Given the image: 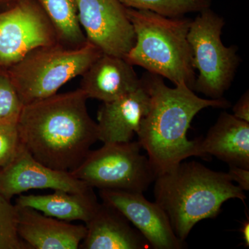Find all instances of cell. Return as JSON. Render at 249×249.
I'll use <instances>...</instances> for the list:
<instances>
[{"instance_id":"6da1fadb","label":"cell","mask_w":249,"mask_h":249,"mask_svg":"<svg viewBox=\"0 0 249 249\" xmlns=\"http://www.w3.org/2000/svg\"><path fill=\"white\" fill-rule=\"evenodd\" d=\"M88 100L79 88L25 105L17 122L23 146L52 169H76L98 141Z\"/></svg>"},{"instance_id":"7a4b0ae2","label":"cell","mask_w":249,"mask_h":249,"mask_svg":"<svg viewBox=\"0 0 249 249\" xmlns=\"http://www.w3.org/2000/svg\"><path fill=\"white\" fill-rule=\"evenodd\" d=\"M142 79L150 93V103L137 134L159 176L189 157H201L199 140L187 138L192 121L205 108H228L231 103L224 98L199 97L184 85L169 88L161 76L154 73L145 74Z\"/></svg>"},{"instance_id":"3957f363","label":"cell","mask_w":249,"mask_h":249,"mask_svg":"<svg viewBox=\"0 0 249 249\" xmlns=\"http://www.w3.org/2000/svg\"><path fill=\"white\" fill-rule=\"evenodd\" d=\"M154 182L155 202L183 242L198 222L217 217L224 202L231 199L245 202L247 198L229 174L214 171L196 160L181 161Z\"/></svg>"},{"instance_id":"277c9868","label":"cell","mask_w":249,"mask_h":249,"mask_svg":"<svg viewBox=\"0 0 249 249\" xmlns=\"http://www.w3.org/2000/svg\"><path fill=\"white\" fill-rule=\"evenodd\" d=\"M136 35L124 60L176 85L194 89L196 80L193 52L188 40L192 19L170 18L148 10L127 8Z\"/></svg>"},{"instance_id":"5b68a950","label":"cell","mask_w":249,"mask_h":249,"mask_svg":"<svg viewBox=\"0 0 249 249\" xmlns=\"http://www.w3.org/2000/svg\"><path fill=\"white\" fill-rule=\"evenodd\" d=\"M102 53L89 42L76 49L56 43L33 49L6 69L25 106L57 93L67 82L81 76Z\"/></svg>"},{"instance_id":"8992f818","label":"cell","mask_w":249,"mask_h":249,"mask_svg":"<svg viewBox=\"0 0 249 249\" xmlns=\"http://www.w3.org/2000/svg\"><path fill=\"white\" fill-rule=\"evenodd\" d=\"M225 25L224 18L211 7L199 12L192 19L188 40L198 70L194 89L211 99H221L230 88L240 59L235 45L226 47L221 36Z\"/></svg>"},{"instance_id":"52a82bcc","label":"cell","mask_w":249,"mask_h":249,"mask_svg":"<svg viewBox=\"0 0 249 249\" xmlns=\"http://www.w3.org/2000/svg\"><path fill=\"white\" fill-rule=\"evenodd\" d=\"M142 148L132 141L105 143L90 151L71 173L93 188L143 193L157 175L148 157L141 154Z\"/></svg>"},{"instance_id":"ba28073f","label":"cell","mask_w":249,"mask_h":249,"mask_svg":"<svg viewBox=\"0 0 249 249\" xmlns=\"http://www.w3.org/2000/svg\"><path fill=\"white\" fill-rule=\"evenodd\" d=\"M56 43L53 26L36 0H19L0 11V67L7 68L33 49Z\"/></svg>"},{"instance_id":"9c48e42d","label":"cell","mask_w":249,"mask_h":249,"mask_svg":"<svg viewBox=\"0 0 249 249\" xmlns=\"http://www.w3.org/2000/svg\"><path fill=\"white\" fill-rule=\"evenodd\" d=\"M78 19L87 40L103 53L124 58L134 47L136 35L119 0H76Z\"/></svg>"},{"instance_id":"30bf717a","label":"cell","mask_w":249,"mask_h":249,"mask_svg":"<svg viewBox=\"0 0 249 249\" xmlns=\"http://www.w3.org/2000/svg\"><path fill=\"white\" fill-rule=\"evenodd\" d=\"M103 203L117 209L155 249H181L186 244L174 231L169 219L157 202L145 199L142 193L99 190Z\"/></svg>"},{"instance_id":"8fae6325","label":"cell","mask_w":249,"mask_h":249,"mask_svg":"<svg viewBox=\"0 0 249 249\" xmlns=\"http://www.w3.org/2000/svg\"><path fill=\"white\" fill-rule=\"evenodd\" d=\"M91 188L70 172L52 169L42 164L23 145L14 160L0 169V193L11 200L15 196L31 190L80 193Z\"/></svg>"},{"instance_id":"7c38bea8","label":"cell","mask_w":249,"mask_h":249,"mask_svg":"<svg viewBox=\"0 0 249 249\" xmlns=\"http://www.w3.org/2000/svg\"><path fill=\"white\" fill-rule=\"evenodd\" d=\"M150 95L145 81L133 92L103 103L98 111V141L103 143L127 142L137 134L150 107Z\"/></svg>"},{"instance_id":"4fadbf2b","label":"cell","mask_w":249,"mask_h":249,"mask_svg":"<svg viewBox=\"0 0 249 249\" xmlns=\"http://www.w3.org/2000/svg\"><path fill=\"white\" fill-rule=\"evenodd\" d=\"M16 206L18 235L29 249H79L86 235V226L49 217L31 208Z\"/></svg>"},{"instance_id":"5bb4252c","label":"cell","mask_w":249,"mask_h":249,"mask_svg":"<svg viewBox=\"0 0 249 249\" xmlns=\"http://www.w3.org/2000/svg\"><path fill=\"white\" fill-rule=\"evenodd\" d=\"M80 89L89 98L111 102L142 85L133 65L124 58L102 53L81 76Z\"/></svg>"},{"instance_id":"9a60e30c","label":"cell","mask_w":249,"mask_h":249,"mask_svg":"<svg viewBox=\"0 0 249 249\" xmlns=\"http://www.w3.org/2000/svg\"><path fill=\"white\" fill-rule=\"evenodd\" d=\"M86 224L81 249H143L151 248L145 237L131 226L124 214L102 203Z\"/></svg>"},{"instance_id":"2e32d148","label":"cell","mask_w":249,"mask_h":249,"mask_svg":"<svg viewBox=\"0 0 249 249\" xmlns=\"http://www.w3.org/2000/svg\"><path fill=\"white\" fill-rule=\"evenodd\" d=\"M198 140L201 158L213 155L229 165L249 169V123L224 111L206 137Z\"/></svg>"},{"instance_id":"e0dca14e","label":"cell","mask_w":249,"mask_h":249,"mask_svg":"<svg viewBox=\"0 0 249 249\" xmlns=\"http://www.w3.org/2000/svg\"><path fill=\"white\" fill-rule=\"evenodd\" d=\"M52 194H21L16 199V204L37 210L40 213L66 222L82 221L86 223L93 217L99 207L93 188L80 193H71L56 190Z\"/></svg>"},{"instance_id":"ac0fdd59","label":"cell","mask_w":249,"mask_h":249,"mask_svg":"<svg viewBox=\"0 0 249 249\" xmlns=\"http://www.w3.org/2000/svg\"><path fill=\"white\" fill-rule=\"evenodd\" d=\"M53 26L58 42L69 48L88 43L79 19L76 0H36Z\"/></svg>"},{"instance_id":"d6986e66","label":"cell","mask_w":249,"mask_h":249,"mask_svg":"<svg viewBox=\"0 0 249 249\" xmlns=\"http://www.w3.org/2000/svg\"><path fill=\"white\" fill-rule=\"evenodd\" d=\"M127 8L148 10L166 17H182L211 7L212 0H119Z\"/></svg>"},{"instance_id":"ffe728a7","label":"cell","mask_w":249,"mask_h":249,"mask_svg":"<svg viewBox=\"0 0 249 249\" xmlns=\"http://www.w3.org/2000/svg\"><path fill=\"white\" fill-rule=\"evenodd\" d=\"M18 209L0 193V249H29L18 232Z\"/></svg>"},{"instance_id":"44dd1931","label":"cell","mask_w":249,"mask_h":249,"mask_svg":"<svg viewBox=\"0 0 249 249\" xmlns=\"http://www.w3.org/2000/svg\"><path fill=\"white\" fill-rule=\"evenodd\" d=\"M24 106L7 70L0 67V121H18Z\"/></svg>"},{"instance_id":"7402d4cb","label":"cell","mask_w":249,"mask_h":249,"mask_svg":"<svg viewBox=\"0 0 249 249\" xmlns=\"http://www.w3.org/2000/svg\"><path fill=\"white\" fill-rule=\"evenodd\" d=\"M18 121H0V169L9 164L22 147Z\"/></svg>"},{"instance_id":"603a6c76","label":"cell","mask_w":249,"mask_h":249,"mask_svg":"<svg viewBox=\"0 0 249 249\" xmlns=\"http://www.w3.org/2000/svg\"><path fill=\"white\" fill-rule=\"evenodd\" d=\"M229 174L232 181H235L237 186L244 191H249V169L237 166L229 165Z\"/></svg>"},{"instance_id":"cb8c5ba5","label":"cell","mask_w":249,"mask_h":249,"mask_svg":"<svg viewBox=\"0 0 249 249\" xmlns=\"http://www.w3.org/2000/svg\"><path fill=\"white\" fill-rule=\"evenodd\" d=\"M233 115L237 119L249 123V92L246 91L232 107Z\"/></svg>"},{"instance_id":"d4e9b609","label":"cell","mask_w":249,"mask_h":249,"mask_svg":"<svg viewBox=\"0 0 249 249\" xmlns=\"http://www.w3.org/2000/svg\"><path fill=\"white\" fill-rule=\"evenodd\" d=\"M240 232L242 234V240L244 241V245L245 247H249V217L246 219L245 222L242 223V227L240 228Z\"/></svg>"},{"instance_id":"484cf974","label":"cell","mask_w":249,"mask_h":249,"mask_svg":"<svg viewBox=\"0 0 249 249\" xmlns=\"http://www.w3.org/2000/svg\"><path fill=\"white\" fill-rule=\"evenodd\" d=\"M19 0H0V11H5L13 7Z\"/></svg>"}]
</instances>
